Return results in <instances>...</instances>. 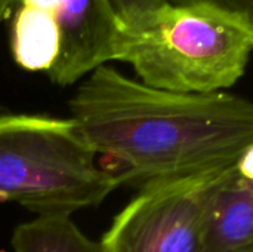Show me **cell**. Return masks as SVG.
Masks as SVG:
<instances>
[{"instance_id":"obj_1","label":"cell","mask_w":253,"mask_h":252,"mask_svg":"<svg viewBox=\"0 0 253 252\" xmlns=\"http://www.w3.org/2000/svg\"><path fill=\"white\" fill-rule=\"evenodd\" d=\"M71 119L95 154L117 168L119 186L228 169L253 150V105L230 92L151 88L105 64L70 100Z\"/></svg>"},{"instance_id":"obj_11","label":"cell","mask_w":253,"mask_h":252,"mask_svg":"<svg viewBox=\"0 0 253 252\" xmlns=\"http://www.w3.org/2000/svg\"><path fill=\"white\" fill-rule=\"evenodd\" d=\"M163 3V0H111L117 15H129Z\"/></svg>"},{"instance_id":"obj_5","label":"cell","mask_w":253,"mask_h":252,"mask_svg":"<svg viewBox=\"0 0 253 252\" xmlns=\"http://www.w3.org/2000/svg\"><path fill=\"white\" fill-rule=\"evenodd\" d=\"M55 21L59 50L47 71L50 82L70 86L113 61L119 18L111 0H61Z\"/></svg>"},{"instance_id":"obj_8","label":"cell","mask_w":253,"mask_h":252,"mask_svg":"<svg viewBox=\"0 0 253 252\" xmlns=\"http://www.w3.org/2000/svg\"><path fill=\"white\" fill-rule=\"evenodd\" d=\"M13 252H102L101 244L87 238L70 215H40L15 227Z\"/></svg>"},{"instance_id":"obj_3","label":"cell","mask_w":253,"mask_h":252,"mask_svg":"<svg viewBox=\"0 0 253 252\" xmlns=\"http://www.w3.org/2000/svg\"><path fill=\"white\" fill-rule=\"evenodd\" d=\"M119 187L70 119L0 116V201L40 215L98 206Z\"/></svg>"},{"instance_id":"obj_9","label":"cell","mask_w":253,"mask_h":252,"mask_svg":"<svg viewBox=\"0 0 253 252\" xmlns=\"http://www.w3.org/2000/svg\"><path fill=\"white\" fill-rule=\"evenodd\" d=\"M61 0H0V22H9L13 13L22 7H37L55 12Z\"/></svg>"},{"instance_id":"obj_6","label":"cell","mask_w":253,"mask_h":252,"mask_svg":"<svg viewBox=\"0 0 253 252\" xmlns=\"http://www.w3.org/2000/svg\"><path fill=\"white\" fill-rule=\"evenodd\" d=\"M253 150L218 192L194 252H253Z\"/></svg>"},{"instance_id":"obj_4","label":"cell","mask_w":253,"mask_h":252,"mask_svg":"<svg viewBox=\"0 0 253 252\" xmlns=\"http://www.w3.org/2000/svg\"><path fill=\"white\" fill-rule=\"evenodd\" d=\"M233 168L142 187L101 239L102 252H194Z\"/></svg>"},{"instance_id":"obj_7","label":"cell","mask_w":253,"mask_h":252,"mask_svg":"<svg viewBox=\"0 0 253 252\" xmlns=\"http://www.w3.org/2000/svg\"><path fill=\"white\" fill-rule=\"evenodd\" d=\"M9 42L13 61L28 71L47 73L59 50L55 12L22 7L9 19Z\"/></svg>"},{"instance_id":"obj_2","label":"cell","mask_w":253,"mask_h":252,"mask_svg":"<svg viewBox=\"0 0 253 252\" xmlns=\"http://www.w3.org/2000/svg\"><path fill=\"white\" fill-rule=\"evenodd\" d=\"M113 61L139 82L179 94L227 92L248 68L253 15L213 4H170L117 15Z\"/></svg>"},{"instance_id":"obj_10","label":"cell","mask_w":253,"mask_h":252,"mask_svg":"<svg viewBox=\"0 0 253 252\" xmlns=\"http://www.w3.org/2000/svg\"><path fill=\"white\" fill-rule=\"evenodd\" d=\"M170 4H197V3H206L213 4L218 7H224L228 10L243 12L253 15V0H163Z\"/></svg>"}]
</instances>
